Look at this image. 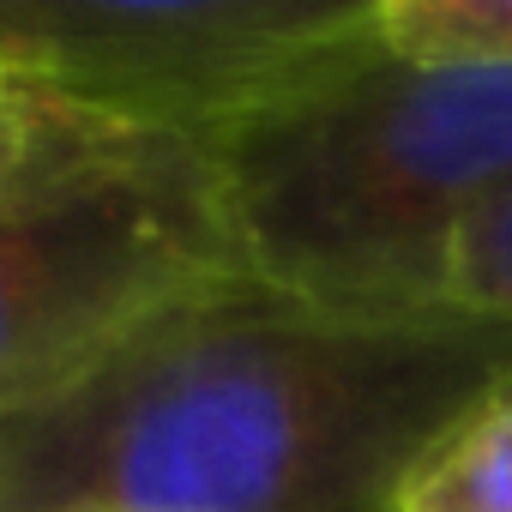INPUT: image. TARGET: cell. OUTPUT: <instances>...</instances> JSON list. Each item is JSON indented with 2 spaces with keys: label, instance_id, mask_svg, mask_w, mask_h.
<instances>
[{
  "label": "cell",
  "instance_id": "cell-1",
  "mask_svg": "<svg viewBox=\"0 0 512 512\" xmlns=\"http://www.w3.org/2000/svg\"><path fill=\"white\" fill-rule=\"evenodd\" d=\"M512 386V320L344 314L217 278L0 416V512H392Z\"/></svg>",
  "mask_w": 512,
  "mask_h": 512
},
{
  "label": "cell",
  "instance_id": "cell-2",
  "mask_svg": "<svg viewBox=\"0 0 512 512\" xmlns=\"http://www.w3.org/2000/svg\"><path fill=\"white\" fill-rule=\"evenodd\" d=\"M211 157L247 278L344 314L452 308L458 235L512 193V67L404 61L362 19Z\"/></svg>",
  "mask_w": 512,
  "mask_h": 512
},
{
  "label": "cell",
  "instance_id": "cell-3",
  "mask_svg": "<svg viewBox=\"0 0 512 512\" xmlns=\"http://www.w3.org/2000/svg\"><path fill=\"white\" fill-rule=\"evenodd\" d=\"M31 115V151L0 187V416L55 398L163 308L241 272L211 139L55 103Z\"/></svg>",
  "mask_w": 512,
  "mask_h": 512
},
{
  "label": "cell",
  "instance_id": "cell-4",
  "mask_svg": "<svg viewBox=\"0 0 512 512\" xmlns=\"http://www.w3.org/2000/svg\"><path fill=\"white\" fill-rule=\"evenodd\" d=\"M368 0H0L13 97L217 139L350 43Z\"/></svg>",
  "mask_w": 512,
  "mask_h": 512
},
{
  "label": "cell",
  "instance_id": "cell-5",
  "mask_svg": "<svg viewBox=\"0 0 512 512\" xmlns=\"http://www.w3.org/2000/svg\"><path fill=\"white\" fill-rule=\"evenodd\" d=\"M368 37L434 67H512V0H368Z\"/></svg>",
  "mask_w": 512,
  "mask_h": 512
},
{
  "label": "cell",
  "instance_id": "cell-6",
  "mask_svg": "<svg viewBox=\"0 0 512 512\" xmlns=\"http://www.w3.org/2000/svg\"><path fill=\"white\" fill-rule=\"evenodd\" d=\"M392 512H512V386L416 470Z\"/></svg>",
  "mask_w": 512,
  "mask_h": 512
},
{
  "label": "cell",
  "instance_id": "cell-7",
  "mask_svg": "<svg viewBox=\"0 0 512 512\" xmlns=\"http://www.w3.org/2000/svg\"><path fill=\"white\" fill-rule=\"evenodd\" d=\"M452 308H476L494 320H512V193L488 205L452 253V278H446Z\"/></svg>",
  "mask_w": 512,
  "mask_h": 512
},
{
  "label": "cell",
  "instance_id": "cell-8",
  "mask_svg": "<svg viewBox=\"0 0 512 512\" xmlns=\"http://www.w3.org/2000/svg\"><path fill=\"white\" fill-rule=\"evenodd\" d=\"M31 133H37V115H31L25 97H19L13 109H0V187L19 175V163H25V151H31Z\"/></svg>",
  "mask_w": 512,
  "mask_h": 512
},
{
  "label": "cell",
  "instance_id": "cell-9",
  "mask_svg": "<svg viewBox=\"0 0 512 512\" xmlns=\"http://www.w3.org/2000/svg\"><path fill=\"white\" fill-rule=\"evenodd\" d=\"M19 97H13V85H7V73H0V109H13Z\"/></svg>",
  "mask_w": 512,
  "mask_h": 512
}]
</instances>
